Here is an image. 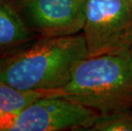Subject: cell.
Instances as JSON below:
<instances>
[{
    "instance_id": "8fae6325",
    "label": "cell",
    "mask_w": 132,
    "mask_h": 131,
    "mask_svg": "<svg viewBox=\"0 0 132 131\" xmlns=\"http://www.w3.org/2000/svg\"><path fill=\"white\" fill-rule=\"evenodd\" d=\"M2 1H4V0H0V2H2Z\"/></svg>"
},
{
    "instance_id": "52a82bcc",
    "label": "cell",
    "mask_w": 132,
    "mask_h": 131,
    "mask_svg": "<svg viewBox=\"0 0 132 131\" xmlns=\"http://www.w3.org/2000/svg\"><path fill=\"white\" fill-rule=\"evenodd\" d=\"M44 95L45 92L21 90L0 83V131L22 110Z\"/></svg>"
},
{
    "instance_id": "7a4b0ae2",
    "label": "cell",
    "mask_w": 132,
    "mask_h": 131,
    "mask_svg": "<svg viewBox=\"0 0 132 131\" xmlns=\"http://www.w3.org/2000/svg\"><path fill=\"white\" fill-rule=\"evenodd\" d=\"M46 95L61 96L105 115L132 108V55L128 50L84 59L68 83Z\"/></svg>"
},
{
    "instance_id": "8992f818",
    "label": "cell",
    "mask_w": 132,
    "mask_h": 131,
    "mask_svg": "<svg viewBox=\"0 0 132 131\" xmlns=\"http://www.w3.org/2000/svg\"><path fill=\"white\" fill-rule=\"evenodd\" d=\"M26 21L12 4L0 2V50L25 43L30 38Z\"/></svg>"
},
{
    "instance_id": "5b68a950",
    "label": "cell",
    "mask_w": 132,
    "mask_h": 131,
    "mask_svg": "<svg viewBox=\"0 0 132 131\" xmlns=\"http://www.w3.org/2000/svg\"><path fill=\"white\" fill-rule=\"evenodd\" d=\"M87 0H20L24 17L43 37L81 33Z\"/></svg>"
},
{
    "instance_id": "30bf717a",
    "label": "cell",
    "mask_w": 132,
    "mask_h": 131,
    "mask_svg": "<svg viewBox=\"0 0 132 131\" xmlns=\"http://www.w3.org/2000/svg\"><path fill=\"white\" fill-rule=\"evenodd\" d=\"M129 51H130V54L132 55V45L130 46V48L129 49Z\"/></svg>"
},
{
    "instance_id": "277c9868",
    "label": "cell",
    "mask_w": 132,
    "mask_h": 131,
    "mask_svg": "<svg viewBox=\"0 0 132 131\" xmlns=\"http://www.w3.org/2000/svg\"><path fill=\"white\" fill-rule=\"evenodd\" d=\"M99 116L95 110L65 97L44 95L22 110L2 130L88 131Z\"/></svg>"
},
{
    "instance_id": "9c48e42d",
    "label": "cell",
    "mask_w": 132,
    "mask_h": 131,
    "mask_svg": "<svg viewBox=\"0 0 132 131\" xmlns=\"http://www.w3.org/2000/svg\"><path fill=\"white\" fill-rule=\"evenodd\" d=\"M10 54H7V55H1L0 56V68L2 67V66L4 65V62L6 61V60L8 59V57H9V55Z\"/></svg>"
},
{
    "instance_id": "6da1fadb",
    "label": "cell",
    "mask_w": 132,
    "mask_h": 131,
    "mask_svg": "<svg viewBox=\"0 0 132 131\" xmlns=\"http://www.w3.org/2000/svg\"><path fill=\"white\" fill-rule=\"evenodd\" d=\"M87 57L82 32L44 37L29 48L9 55L0 68V83L47 94L68 83L77 66Z\"/></svg>"
},
{
    "instance_id": "3957f363",
    "label": "cell",
    "mask_w": 132,
    "mask_h": 131,
    "mask_svg": "<svg viewBox=\"0 0 132 131\" xmlns=\"http://www.w3.org/2000/svg\"><path fill=\"white\" fill-rule=\"evenodd\" d=\"M82 33L88 57L128 50L132 45V0H87Z\"/></svg>"
},
{
    "instance_id": "ba28073f",
    "label": "cell",
    "mask_w": 132,
    "mask_h": 131,
    "mask_svg": "<svg viewBox=\"0 0 132 131\" xmlns=\"http://www.w3.org/2000/svg\"><path fill=\"white\" fill-rule=\"evenodd\" d=\"M88 131H132V108L100 115Z\"/></svg>"
}]
</instances>
